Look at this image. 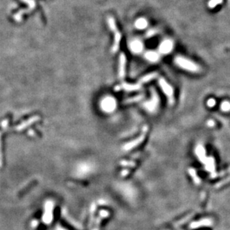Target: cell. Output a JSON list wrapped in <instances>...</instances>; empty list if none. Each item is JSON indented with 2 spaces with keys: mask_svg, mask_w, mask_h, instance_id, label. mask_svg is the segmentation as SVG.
<instances>
[{
  "mask_svg": "<svg viewBox=\"0 0 230 230\" xmlns=\"http://www.w3.org/2000/svg\"><path fill=\"white\" fill-rule=\"evenodd\" d=\"M159 84L160 85L163 92L165 94L168 99V103L170 105H173L174 103V95H173V90L171 86L168 84L163 78L159 80Z\"/></svg>",
  "mask_w": 230,
  "mask_h": 230,
  "instance_id": "cell-2",
  "label": "cell"
},
{
  "mask_svg": "<svg viewBox=\"0 0 230 230\" xmlns=\"http://www.w3.org/2000/svg\"><path fill=\"white\" fill-rule=\"evenodd\" d=\"M157 77H158V73H157V72H152V73L148 74V75H144V77H142V78L139 80V81L138 83L140 84L141 85H142L143 84L148 83L149 82V81H150V80L155 79L156 78H157Z\"/></svg>",
  "mask_w": 230,
  "mask_h": 230,
  "instance_id": "cell-6",
  "label": "cell"
},
{
  "mask_svg": "<svg viewBox=\"0 0 230 230\" xmlns=\"http://www.w3.org/2000/svg\"><path fill=\"white\" fill-rule=\"evenodd\" d=\"M142 89V85L140 84H128L126 83H124L120 86H118L115 87V91H119V90H125V91L128 92H133V91H137Z\"/></svg>",
  "mask_w": 230,
  "mask_h": 230,
  "instance_id": "cell-4",
  "label": "cell"
},
{
  "mask_svg": "<svg viewBox=\"0 0 230 230\" xmlns=\"http://www.w3.org/2000/svg\"><path fill=\"white\" fill-rule=\"evenodd\" d=\"M222 109L223 110H229L230 109V104L229 102L223 103L222 104Z\"/></svg>",
  "mask_w": 230,
  "mask_h": 230,
  "instance_id": "cell-9",
  "label": "cell"
},
{
  "mask_svg": "<svg viewBox=\"0 0 230 230\" xmlns=\"http://www.w3.org/2000/svg\"><path fill=\"white\" fill-rule=\"evenodd\" d=\"M214 104H215V100H214V99H210V100L208 101V105L209 107H213Z\"/></svg>",
  "mask_w": 230,
  "mask_h": 230,
  "instance_id": "cell-11",
  "label": "cell"
},
{
  "mask_svg": "<svg viewBox=\"0 0 230 230\" xmlns=\"http://www.w3.org/2000/svg\"><path fill=\"white\" fill-rule=\"evenodd\" d=\"M126 56L121 53L119 57V76L120 79H124L125 77V69H126Z\"/></svg>",
  "mask_w": 230,
  "mask_h": 230,
  "instance_id": "cell-5",
  "label": "cell"
},
{
  "mask_svg": "<svg viewBox=\"0 0 230 230\" xmlns=\"http://www.w3.org/2000/svg\"><path fill=\"white\" fill-rule=\"evenodd\" d=\"M223 2V0H210L208 2L209 8H214L217 5H220Z\"/></svg>",
  "mask_w": 230,
  "mask_h": 230,
  "instance_id": "cell-8",
  "label": "cell"
},
{
  "mask_svg": "<svg viewBox=\"0 0 230 230\" xmlns=\"http://www.w3.org/2000/svg\"><path fill=\"white\" fill-rule=\"evenodd\" d=\"M139 22H140V23H139V22H137V24H136V26L138 28H143L146 26V22H144L143 20H139Z\"/></svg>",
  "mask_w": 230,
  "mask_h": 230,
  "instance_id": "cell-10",
  "label": "cell"
},
{
  "mask_svg": "<svg viewBox=\"0 0 230 230\" xmlns=\"http://www.w3.org/2000/svg\"><path fill=\"white\" fill-rule=\"evenodd\" d=\"M109 24H110L111 30L113 31L114 34H115V40H114L115 41H114L113 46V52H115V51H117L119 50V43H120L121 37V34L120 32H119V30L117 29L116 25H115V20H113V18H110V20H109Z\"/></svg>",
  "mask_w": 230,
  "mask_h": 230,
  "instance_id": "cell-3",
  "label": "cell"
},
{
  "mask_svg": "<svg viewBox=\"0 0 230 230\" xmlns=\"http://www.w3.org/2000/svg\"><path fill=\"white\" fill-rule=\"evenodd\" d=\"M144 98V95H138L136 97H134V98H128L126 99V100H124V104H130V103H134V102H136V101H139V100H141L142 99Z\"/></svg>",
  "mask_w": 230,
  "mask_h": 230,
  "instance_id": "cell-7",
  "label": "cell"
},
{
  "mask_svg": "<svg viewBox=\"0 0 230 230\" xmlns=\"http://www.w3.org/2000/svg\"><path fill=\"white\" fill-rule=\"evenodd\" d=\"M175 63L177 66H179L182 69L188 70L192 72H198L200 71V67L197 64L193 63L189 60L183 57H177L175 58Z\"/></svg>",
  "mask_w": 230,
  "mask_h": 230,
  "instance_id": "cell-1",
  "label": "cell"
}]
</instances>
